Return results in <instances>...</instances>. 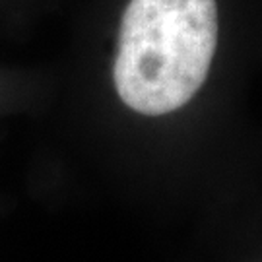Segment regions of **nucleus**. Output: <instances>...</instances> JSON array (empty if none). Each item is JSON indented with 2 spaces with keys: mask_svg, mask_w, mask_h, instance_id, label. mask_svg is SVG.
<instances>
[{
  "mask_svg": "<svg viewBox=\"0 0 262 262\" xmlns=\"http://www.w3.org/2000/svg\"><path fill=\"white\" fill-rule=\"evenodd\" d=\"M215 45V0H130L119 29L115 90L142 115L177 111L204 84Z\"/></svg>",
  "mask_w": 262,
  "mask_h": 262,
  "instance_id": "1",
  "label": "nucleus"
}]
</instances>
